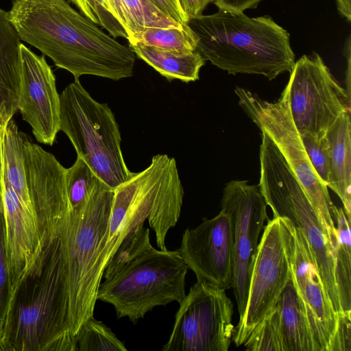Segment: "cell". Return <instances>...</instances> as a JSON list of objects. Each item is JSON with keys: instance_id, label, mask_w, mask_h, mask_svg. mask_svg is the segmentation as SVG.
Listing matches in <instances>:
<instances>
[{"instance_id": "cell-1", "label": "cell", "mask_w": 351, "mask_h": 351, "mask_svg": "<svg viewBox=\"0 0 351 351\" xmlns=\"http://www.w3.org/2000/svg\"><path fill=\"white\" fill-rule=\"evenodd\" d=\"M8 18L21 40L71 73L119 80L133 75L136 54L66 0H12Z\"/></svg>"}, {"instance_id": "cell-2", "label": "cell", "mask_w": 351, "mask_h": 351, "mask_svg": "<svg viewBox=\"0 0 351 351\" xmlns=\"http://www.w3.org/2000/svg\"><path fill=\"white\" fill-rule=\"evenodd\" d=\"M0 351H77L69 325L66 263L56 229L9 298Z\"/></svg>"}, {"instance_id": "cell-3", "label": "cell", "mask_w": 351, "mask_h": 351, "mask_svg": "<svg viewBox=\"0 0 351 351\" xmlns=\"http://www.w3.org/2000/svg\"><path fill=\"white\" fill-rule=\"evenodd\" d=\"M187 24L205 61L229 74L262 75L271 80L294 67L289 34L269 16L252 18L219 9L191 19Z\"/></svg>"}, {"instance_id": "cell-4", "label": "cell", "mask_w": 351, "mask_h": 351, "mask_svg": "<svg viewBox=\"0 0 351 351\" xmlns=\"http://www.w3.org/2000/svg\"><path fill=\"white\" fill-rule=\"evenodd\" d=\"M114 189L102 182L86 203L69 208L56 230L62 245L69 298V325L74 338L93 316L98 288L106 265L105 247Z\"/></svg>"}, {"instance_id": "cell-5", "label": "cell", "mask_w": 351, "mask_h": 351, "mask_svg": "<svg viewBox=\"0 0 351 351\" xmlns=\"http://www.w3.org/2000/svg\"><path fill=\"white\" fill-rule=\"evenodd\" d=\"M188 269L177 250L151 245L101 282L97 300L112 304L118 318L135 324L156 306L182 301Z\"/></svg>"}, {"instance_id": "cell-6", "label": "cell", "mask_w": 351, "mask_h": 351, "mask_svg": "<svg viewBox=\"0 0 351 351\" xmlns=\"http://www.w3.org/2000/svg\"><path fill=\"white\" fill-rule=\"evenodd\" d=\"M60 130L69 138L77 156L112 189L133 176L123 158L112 111L107 104L95 100L80 80L60 94Z\"/></svg>"}, {"instance_id": "cell-7", "label": "cell", "mask_w": 351, "mask_h": 351, "mask_svg": "<svg viewBox=\"0 0 351 351\" xmlns=\"http://www.w3.org/2000/svg\"><path fill=\"white\" fill-rule=\"evenodd\" d=\"M259 186L274 217L287 218L304 233L335 311L341 313L335 276L334 245L305 190L273 143L260 147Z\"/></svg>"}, {"instance_id": "cell-8", "label": "cell", "mask_w": 351, "mask_h": 351, "mask_svg": "<svg viewBox=\"0 0 351 351\" xmlns=\"http://www.w3.org/2000/svg\"><path fill=\"white\" fill-rule=\"evenodd\" d=\"M235 93L247 114L261 130L267 134L285 158L305 190L334 245L336 230L331 212L334 204L328 187L320 181L309 161L285 95L282 93L276 101L269 102L241 88H237Z\"/></svg>"}, {"instance_id": "cell-9", "label": "cell", "mask_w": 351, "mask_h": 351, "mask_svg": "<svg viewBox=\"0 0 351 351\" xmlns=\"http://www.w3.org/2000/svg\"><path fill=\"white\" fill-rule=\"evenodd\" d=\"M282 93L299 134L306 132L323 138L341 114L350 112V94L317 53L304 55L295 62Z\"/></svg>"}, {"instance_id": "cell-10", "label": "cell", "mask_w": 351, "mask_h": 351, "mask_svg": "<svg viewBox=\"0 0 351 351\" xmlns=\"http://www.w3.org/2000/svg\"><path fill=\"white\" fill-rule=\"evenodd\" d=\"M234 306L226 290L198 281L180 303L162 351H227L232 340Z\"/></svg>"}, {"instance_id": "cell-11", "label": "cell", "mask_w": 351, "mask_h": 351, "mask_svg": "<svg viewBox=\"0 0 351 351\" xmlns=\"http://www.w3.org/2000/svg\"><path fill=\"white\" fill-rule=\"evenodd\" d=\"M291 278L287 228L280 217H273L258 245L244 316L232 337L237 346H243L270 313Z\"/></svg>"}, {"instance_id": "cell-12", "label": "cell", "mask_w": 351, "mask_h": 351, "mask_svg": "<svg viewBox=\"0 0 351 351\" xmlns=\"http://www.w3.org/2000/svg\"><path fill=\"white\" fill-rule=\"evenodd\" d=\"M221 206L231 222L233 250L232 288L240 322L246 308L258 239L269 220L267 213V204L259 184L250 185L247 180H232L223 189Z\"/></svg>"}, {"instance_id": "cell-13", "label": "cell", "mask_w": 351, "mask_h": 351, "mask_svg": "<svg viewBox=\"0 0 351 351\" xmlns=\"http://www.w3.org/2000/svg\"><path fill=\"white\" fill-rule=\"evenodd\" d=\"M280 219L288 234L293 281L304 303L320 351H330L337 327L338 314L327 294L304 233L287 218Z\"/></svg>"}, {"instance_id": "cell-14", "label": "cell", "mask_w": 351, "mask_h": 351, "mask_svg": "<svg viewBox=\"0 0 351 351\" xmlns=\"http://www.w3.org/2000/svg\"><path fill=\"white\" fill-rule=\"evenodd\" d=\"M182 260L204 281L225 290L233 285V250L231 222L223 211L204 218L195 228H187L177 250Z\"/></svg>"}, {"instance_id": "cell-15", "label": "cell", "mask_w": 351, "mask_h": 351, "mask_svg": "<svg viewBox=\"0 0 351 351\" xmlns=\"http://www.w3.org/2000/svg\"><path fill=\"white\" fill-rule=\"evenodd\" d=\"M21 76L19 110L40 143L52 145L60 131V95L56 77L45 56L21 45Z\"/></svg>"}, {"instance_id": "cell-16", "label": "cell", "mask_w": 351, "mask_h": 351, "mask_svg": "<svg viewBox=\"0 0 351 351\" xmlns=\"http://www.w3.org/2000/svg\"><path fill=\"white\" fill-rule=\"evenodd\" d=\"M27 187L43 231L55 229L69 210L64 168L22 133Z\"/></svg>"}, {"instance_id": "cell-17", "label": "cell", "mask_w": 351, "mask_h": 351, "mask_svg": "<svg viewBox=\"0 0 351 351\" xmlns=\"http://www.w3.org/2000/svg\"><path fill=\"white\" fill-rule=\"evenodd\" d=\"M0 202L11 294L40 250L45 232L36 214L25 206L4 174Z\"/></svg>"}, {"instance_id": "cell-18", "label": "cell", "mask_w": 351, "mask_h": 351, "mask_svg": "<svg viewBox=\"0 0 351 351\" xmlns=\"http://www.w3.org/2000/svg\"><path fill=\"white\" fill-rule=\"evenodd\" d=\"M282 351H320L292 276L272 308Z\"/></svg>"}, {"instance_id": "cell-19", "label": "cell", "mask_w": 351, "mask_h": 351, "mask_svg": "<svg viewBox=\"0 0 351 351\" xmlns=\"http://www.w3.org/2000/svg\"><path fill=\"white\" fill-rule=\"evenodd\" d=\"M21 40L8 12L0 8V125L3 128L19 110Z\"/></svg>"}, {"instance_id": "cell-20", "label": "cell", "mask_w": 351, "mask_h": 351, "mask_svg": "<svg viewBox=\"0 0 351 351\" xmlns=\"http://www.w3.org/2000/svg\"><path fill=\"white\" fill-rule=\"evenodd\" d=\"M350 112L341 114L326 131L329 150V184L351 219Z\"/></svg>"}, {"instance_id": "cell-21", "label": "cell", "mask_w": 351, "mask_h": 351, "mask_svg": "<svg viewBox=\"0 0 351 351\" xmlns=\"http://www.w3.org/2000/svg\"><path fill=\"white\" fill-rule=\"evenodd\" d=\"M129 47L136 56L170 81L188 83L197 80L206 62L197 50H164L139 43L129 44Z\"/></svg>"}, {"instance_id": "cell-22", "label": "cell", "mask_w": 351, "mask_h": 351, "mask_svg": "<svg viewBox=\"0 0 351 351\" xmlns=\"http://www.w3.org/2000/svg\"><path fill=\"white\" fill-rule=\"evenodd\" d=\"M331 212L336 230L334 242L335 282L341 313H343L351 312L350 221L343 208L333 205Z\"/></svg>"}, {"instance_id": "cell-23", "label": "cell", "mask_w": 351, "mask_h": 351, "mask_svg": "<svg viewBox=\"0 0 351 351\" xmlns=\"http://www.w3.org/2000/svg\"><path fill=\"white\" fill-rule=\"evenodd\" d=\"M106 1L115 18L125 29L128 40L148 27H172L183 25L169 18L148 0Z\"/></svg>"}, {"instance_id": "cell-24", "label": "cell", "mask_w": 351, "mask_h": 351, "mask_svg": "<svg viewBox=\"0 0 351 351\" xmlns=\"http://www.w3.org/2000/svg\"><path fill=\"white\" fill-rule=\"evenodd\" d=\"M22 133L11 119L4 128L3 136V174L22 202L35 213L26 183Z\"/></svg>"}, {"instance_id": "cell-25", "label": "cell", "mask_w": 351, "mask_h": 351, "mask_svg": "<svg viewBox=\"0 0 351 351\" xmlns=\"http://www.w3.org/2000/svg\"><path fill=\"white\" fill-rule=\"evenodd\" d=\"M129 44L139 43L164 50L195 51L197 39L187 23L179 27H148L134 35Z\"/></svg>"}, {"instance_id": "cell-26", "label": "cell", "mask_w": 351, "mask_h": 351, "mask_svg": "<svg viewBox=\"0 0 351 351\" xmlns=\"http://www.w3.org/2000/svg\"><path fill=\"white\" fill-rule=\"evenodd\" d=\"M77 351H126L110 328L93 316L81 326L76 337Z\"/></svg>"}, {"instance_id": "cell-27", "label": "cell", "mask_w": 351, "mask_h": 351, "mask_svg": "<svg viewBox=\"0 0 351 351\" xmlns=\"http://www.w3.org/2000/svg\"><path fill=\"white\" fill-rule=\"evenodd\" d=\"M149 230L143 224L130 232L121 241L117 250L108 261L103 278L111 277L125 263L150 246Z\"/></svg>"}, {"instance_id": "cell-28", "label": "cell", "mask_w": 351, "mask_h": 351, "mask_svg": "<svg viewBox=\"0 0 351 351\" xmlns=\"http://www.w3.org/2000/svg\"><path fill=\"white\" fill-rule=\"evenodd\" d=\"M300 134L309 161L320 181L329 184V150L326 135L319 138L309 132Z\"/></svg>"}, {"instance_id": "cell-29", "label": "cell", "mask_w": 351, "mask_h": 351, "mask_svg": "<svg viewBox=\"0 0 351 351\" xmlns=\"http://www.w3.org/2000/svg\"><path fill=\"white\" fill-rule=\"evenodd\" d=\"M10 294V283L4 242L3 215L1 205L0 208V340L3 335Z\"/></svg>"}, {"instance_id": "cell-30", "label": "cell", "mask_w": 351, "mask_h": 351, "mask_svg": "<svg viewBox=\"0 0 351 351\" xmlns=\"http://www.w3.org/2000/svg\"><path fill=\"white\" fill-rule=\"evenodd\" d=\"M90 1L98 25L106 29L114 38L123 37L128 40V36L125 29L112 14L106 0Z\"/></svg>"}, {"instance_id": "cell-31", "label": "cell", "mask_w": 351, "mask_h": 351, "mask_svg": "<svg viewBox=\"0 0 351 351\" xmlns=\"http://www.w3.org/2000/svg\"><path fill=\"white\" fill-rule=\"evenodd\" d=\"M351 312L338 315L337 330L330 351L351 350Z\"/></svg>"}, {"instance_id": "cell-32", "label": "cell", "mask_w": 351, "mask_h": 351, "mask_svg": "<svg viewBox=\"0 0 351 351\" xmlns=\"http://www.w3.org/2000/svg\"><path fill=\"white\" fill-rule=\"evenodd\" d=\"M156 8L180 24L186 23L188 20L184 14L178 0H148Z\"/></svg>"}, {"instance_id": "cell-33", "label": "cell", "mask_w": 351, "mask_h": 351, "mask_svg": "<svg viewBox=\"0 0 351 351\" xmlns=\"http://www.w3.org/2000/svg\"><path fill=\"white\" fill-rule=\"evenodd\" d=\"M180 6L189 21L202 15L205 8L215 0H178Z\"/></svg>"}, {"instance_id": "cell-34", "label": "cell", "mask_w": 351, "mask_h": 351, "mask_svg": "<svg viewBox=\"0 0 351 351\" xmlns=\"http://www.w3.org/2000/svg\"><path fill=\"white\" fill-rule=\"evenodd\" d=\"M263 0H215L219 10L243 12L247 9L255 8Z\"/></svg>"}, {"instance_id": "cell-35", "label": "cell", "mask_w": 351, "mask_h": 351, "mask_svg": "<svg viewBox=\"0 0 351 351\" xmlns=\"http://www.w3.org/2000/svg\"><path fill=\"white\" fill-rule=\"evenodd\" d=\"M80 10V13L98 25L97 19L93 12L90 0H70Z\"/></svg>"}, {"instance_id": "cell-36", "label": "cell", "mask_w": 351, "mask_h": 351, "mask_svg": "<svg viewBox=\"0 0 351 351\" xmlns=\"http://www.w3.org/2000/svg\"><path fill=\"white\" fill-rule=\"evenodd\" d=\"M4 128L0 125V195L2 191V183L3 178V136Z\"/></svg>"}, {"instance_id": "cell-37", "label": "cell", "mask_w": 351, "mask_h": 351, "mask_svg": "<svg viewBox=\"0 0 351 351\" xmlns=\"http://www.w3.org/2000/svg\"><path fill=\"white\" fill-rule=\"evenodd\" d=\"M1 202H0V208H1Z\"/></svg>"}]
</instances>
